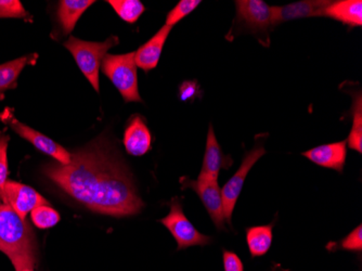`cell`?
<instances>
[{
	"mask_svg": "<svg viewBox=\"0 0 362 271\" xmlns=\"http://www.w3.org/2000/svg\"><path fill=\"white\" fill-rule=\"evenodd\" d=\"M10 137L0 132V200L3 199L4 189L8 181L7 150Z\"/></svg>",
	"mask_w": 362,
	"mask_h": 271,
	"instance_id": "cell-26",
	"label": "cell"
},
{
	"mask_svg": "<svg viewBox=\"0 0 362 271\" xmlns=\"http://www.w3.org/2000/svg\"><path fill=\"white\" fill-rule=\"evenodd\" d=\"M124 146L127 154L142 156L151 150L152 136L140 115H134L128 121L124 132Z\"/></svg>",
	"mask_w": 362,
	"mask_h": 271,
	"instance_id": "cell-14",
	"label": "cell"
},
{
	"mask_svg": "<svg viewBox=\"0 0 362 271\" xmlns=\"http://www.w3.org/2000/svg\"><path fill=\"white\" fill-rule=\"evenodd\" d=\"M33 223L40 229L54 227L60 221V215L50 205H40L30 212Z\"/></svg>",
	"mask_w": 362,
	"mask_h": 271,
	"instance_id": "cell-22",
	"label": "cell"
},
{
	"mask_svg": "<svg viewBox=\"0 0 362 271\" xmlns=\"http://www.w3.org/2000/svg\"><path fill=\"white\" fill-rule=\"evenodd\" d=\"M330 4L329 0H304L281 7L274 6L272 7V26L276 28L279 24L292 20L325 16V9Z\"/></svg>",
	"mask_w": 362,
	"mask_h": 271,
	"instance_id": "cell-11",
	"label": "cell"
},
{
	"mask_svg": "<svg viewBox=\"0 0 362 271\" xmlns=\"http://www.w3.org/2000/svg\"><path fill=\"white\" fill-rule=\"evenodd\" d=\"M16 271H34V267L36 265V260H18L12 262Z\"/></svg>",
	"mask_w": 362,
	"mask_h": 271,
	"instance_id": "cell-29",
	"label": "cell"
},
{
	"mask_svg": "<svg viewBox=\"0 0 362 271\" xmlns=\"http://www.w3.org/2000/svg\"><path fill=\"white\" fill-rule=\"evenodd\" d=\"M274 224H276V220H274L269 225L246 228V243H247L252 258H262L269 252L272 240H274L272 229H274Z\"/></svg>",
	"mask_w": 362,
	"mask_h": 271,
	"instance_id": "cell-17",
	"label": "cell"
},
{
	"mask_svg": "<svg viewBox=\"0 0 362 271\" xmlns=\"http://www.w3.org/2000/svg\"><path fill=\"white\" fill-rule=\"evenodd\" d=\"M0 205H1V202H0Z\"/></svg>",
	"mask_w": 362,
	"mask_h": 271,
	"instance_id": "cell-31",
	"label": "cell"
},
{
	"mask_svg": "<svg viewBox=\"0 0 362 271\" xmlns=\"http://www.w3.org/2000/svg\"><path fill=\"white\" fill-rule=\"evenodd\" d=\"M231 165H233V160L230 156H226L223 154L221 144H218L215 136L213 125H209L202 169L199 178L218 179L221 169L230 168Z\"/></svg>",
	"mask_w": 362,
	"mask_h": 271,
	"instance_id": "cell-13",
	"label": "cell"
},
{
	"mask_svg": "<svg viewBox=\"0 0 362 271\" xmlns=\"http://www.w3.org/2000/svg\"><path fill=\"white\" fill-rule=\"evenodd\" d=\"M0 250L10 260H36L35 236L30 224L7 204L0 205Z\"/></svg>",
	"mask_w": 362,
	"mask_h": 271,
	"instance_id": "cell-2",
	"label": "cell"
},
{
	"mask_svg": "<svg viewBox=\"0 0 362 271\" xmlns=\"http://www.w3.org/2000/svg\"><path fill=\"white\" fill-rule=\"evenodd\" d=\"M302 156L319 166L333 169L335 172L341 174L346 164L347 142L343 140V142H333V144H322V146L305 151Z\"/></svg>",
	"mask_w": 362,
	"mask_h": 271,
	"instance_id": "cell-12",
	"label": "cell"
},
{
	"mask_svg": "<svg viewBox=\"0 0 362 271\" xmlns=\"http://www.w3.org/2000/svg\"><path fill=\"white\" fill-rule=\"evenodd\" d=\"M272 271H290V270H286V269L282 268V267L280 266V265L274 264V266H272Z\"/></svg>",
	"mask_w": 362,
	"mask_h": 271,
	"instance_id": "cell-30",
	"label": "cell"
},
{
	"mask_svg": "<svg viewBox=\"0 0 362 271\" xmlns=\"http://www.w3.org/2000/svg\"><path fill=\"white\" fill-rule=\"evenodd\" d=\"M327 250L330 252L337 250H349V252L361 253L362 250V226L359 225L349 236L339 242H330L327 244Z\"/></svg>",
	"mask_w": 362,
	"mask_h": 271,
	"instance_id": "cell-23",
	"label": "cell"
},
{
	"mask_svg": "<svg viewBox=\"0 0 362 271\" xmlns=\"http://www.w3.org/2000/svg\"><path fill=\"white\" fill-rule=\"evenodd\" d=\"M69 165L50 163L44 172L59 188L95 213L113 217L137 215L144 203L127 167L103 144L71 154Z\"/></svg>",
	"mask_w": 362,
	"mask_h": 271,
	"instance_id": "cell-1",
	"label": "cell"
},
{
	"mask_svg": "<svg viewBox=\"0 0 362 271\" xmlns=\"http://www.w3.org/2000/svg\"><path fill=\"white\" fill-rule=\"evenodd\" d=\"M3 18L32 19L19 0H0V19Z\"/></svg>",
	"mask_w": 362,
	"mask_h": 271,
	"instance_id": "cell-25",
	"label": "cell"
},
{
	"mask_svg": "<svg viewBox=\"0 0 362 271\" xmlns=\"http://www.w3.org/2000/svg\"><path fill=\"white\" fill-rule=\"evenodd\" d=\"M235 19L231 28L233 36L240 33L253 34L264 46H269V30L274 28L272 7L262 0H237Z\"/></svg>",
	"mask_w": 362,
	"mask_h": 271,
	"instance_id": "cell-3",
	"label": "cell"
},
{
	"mask_svg": "<svg viewBox=\"0 0 362 271\" xmlns=\"http://www.w3.org/2000/svg\"><path fill=\"white\" fill-rule=\"evenodd\" d=\"M1 201L9 205L22 219H25L28 213L40 205H49V202L30 185L16 181L8 180L4 189Z\"/></svg>",
	"mask_w": 362,
	"mask_h": 271,
	"instance_id": "cell-10",
	"label": "cell"
},
{
	"mask_svg": "<svg viewBox=\"0 0 362 271\" xmlns=\"http://www.w3.org/2000/svg\"><path fill=\"white\" fill-rule=\"evenodd\" d=\"M180 183L181 189H192L199 195L215 227L219 231L226 230L223 195L218 179L197 178V180H192L188 177H182Z\"/></svg>",
	"mask_w": 362,
	"mask_h": 271,
	"instance_id": "cell-8",
	"label": "cell"
},
{
	"mask_svg": "<svg viewBox=\"0 0 362 271\" xmlns=\"http://www.w3.org/2000/svg\"><path fill=\"white\" fill-rule=\"evenodd\" d=\"M325 16L341 22L349 28L362 25L361 0H339L331 1L325 11Z\"/></svg>",
	"mask_w": 362,
	"mask_h": 271,
	"instance_id": "cell-16",
	"label": "cell"
},
{
	"mask_svg": "<svg viewBox=\"0 0 362 271\" xmlns=\"http://www.w3.org/2000/svg\"><path fill=\"white\" fill-rule=\"evenodd\" d=\"M107 3L126 23H136L146 11V7L139 0H109Z\"/></svg>",
	"mask_w": 362,
	"mask_h": 271,
	"instance_id": "cell-21",
	"label": "cell"
},
{
	"mask_svg": "<svg viewBox=\"0 0 362 271\" xmlns=\"http://www.w3.org/2000/svg\"><path fill=\"white\" fill-rule=\"evenodd\" d=\"M93 4V0H62L59 3L58 19L65 35L74 30L79 18Z\"/></svg>",
	"mask_w": 362,
	"mask_h": 271,
	"instance_id": "cell-18",
	"label": "cell"
},
{
	"mask_svg": "<svg viewBox=\"0 0 362 271\" xmlns=\"http://www.w3.org/2000/svg\"><path fill=\"white\" fill-rule=\"evenodd\" d=\"M223 264L225 271H244V265L241 258L231 250H223Z\"/></svg>",
	"mask_w": 362,
	"mask_h": 271,
	"instance_id": "cell-27",
	"label": "cell"
},
{
	"mask_svg": "<svg viewBox=\"0 0 362 271\" xmlns=\"http://www.w3.org/2000/svg\"><path fill=\"white\" fill-rule=\"evenodd\" d=\"M119 42L117 36H111L103 42H85L74 36H70L63 45L73 54L81 73L88 79L91 86L99 93V71L101 63L110 49L119 45Z\"/></svg>",
	"mask_w": 362,
	"mask_h": 271,
	"instance_id": "cell-4",
	"label": "cell"
},
{
	"mask_svg": "<svg viewBox=\"0 0 362 271\" xmlns=\"http://www.w3.org/2000/svg\"><path fill=\"white\" fill-rule=\"evenodd\" d=\"M103 74L113 83L125 103H142L138 88L135 52L107 54L101 63Z\"/></svg>",
	"mask_w": 362,
	"mask_h": 271,
	"instance_id": "cell-5",
	"label": "cell"
},
{
	"mask_svg": "<svg viewBox=\"0 0 362 271\" xmlns=\"http://www.w3.org/2000/svg\"><path fill=\"white\" fill-rule=\"evenodd\" d=\"M201 4H202L201 0H181L166 16L165 25L170 26V28L176 25L191 12L194 11Z\"/></svg>",
	"mask_w": 362,
	"mask_h": 271,
	"instance_id": "cell-24",
	"label": "cell"
},
{
	"mask_svg": "<svg viewBox=\"0 0 362 271\" xmlns=\"http://www.w3.org/2000/svg\"><path fill=\"white\" fill-rule=\"evenodd\" d=\"M170 230L177 242V250H186L191 246H206L213 242L211 236L201 233L184 213L182 203L178 197L170 202V214L158 220Z\"/></svg>",
	"mask_w": 362,
	"mask_h": 271,
	"instance_id": "cell-7",
	"label": "cell"
},
{
	"mask_svg": "<svg viewBox=\"0 0 362 271\" xmlns=\"http://www.w3.org/2000/svg\"><path fill=\"white\" fill-rule=\"evenodd\" d=\"M0 118L4 123L8 124L16 134L21 136L24 139L30 142L33 146L48 156L58 161V163L63 165H69L72 160V156L66 149L63 148L60 144H57L54 140L45 136L42 132L33 129L28 126L24 125L21 122L18 121L12 114L11 110L7 109L1 113Z\"/></svg>",
	"mask_w": 362,
	"mask_h": 271,
	"instance_id": "cell-9",
	"label": "cell"
},
{
	"mask_svg": "<svg viewBox=\"0 0 362 271\" xmlns=\"http://www.w3.org/2000/svg\"><path fill=\"white\" fill-rule=\"evenodd\" d=\"M267 137V134H258L257 137H256L255 146H253L252 150L246 151L243 158H242L241 165H240L237 172L221 188L226 223L230 226L231 229H233V221H231L233 220V214L235 212L238 199H239L242 189H243L246 177H247L250 171L253 168L256 162L260 160V158L265 156L266 150L265 146H264V142H265Z\"/></svg>",
	"mask_w": 362,
	"mask_h": 271,
	"instance_id": "cell-6",
	"label": "cell"
},
{
	"mask_svg": "<svg viewBox=\"0 0 362 271\" xmlns=\"http://www.w3.org/2000/svg\"><path fill=\"white\" fill-rule=\"evenodd\" d=\"M199 91H200V85L197 83V81H186L179 87V97L181 101L193 100V98L199 97Z\"/></svg>",
	"mask_w": 362,
	"mask_h": 271,
	"instance_id": "cell-28",
	"label": "cell"
},
{
	"mask_svg": "<svg viewBox=\"0 0 362 271\" xmlns=\"http://www.w3.org/2000/svg\"><path fill=\"white\" fill-rule=\"evenodd\" d=\"M353 105H351V117L353 127L347 138V146L351 150L362 154V95L361 91H355L353 93Z\"/></svg>",
	"mask_w": 362,
	"mask_h": 271,
	"instance_id": "cell-20",
	"label": "cell"
},
{
	"mask_svg": "<svg viewBox=\"0 0 362 271\" xmlns=\"http://www.w3.org/2000/svg\"><path fill=\"white\" fill-rule=\"evenodd\" d=\"M37 58L38 54H30L0 65V98L5 91L16 88V81L24 67L35 64Z\"/></svg>",
	"mask_w": 362,
	"mask_h": 271,
	"instance_id": "cell-19",
	"label": "cell"
},
{
	"mask_svg": "<svg viewBox=\"0 0 362 271\" xmlns=\"http://www.w3.org/2000/svg\"><path fill=\"white\" fill-rule=\"evenodd\" d=\"M172 28L168 25H163L151 40L139 47V49L135 52L136 65L144 72H149L158 67L160 56H162L163 48H164V45L168 40Z\"/></svg>",
	"mask_w": 362,
	"mask_h": 271,
	"instance_id": "cell-15",
	"label": "cell"
}]
</instances>
